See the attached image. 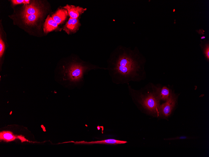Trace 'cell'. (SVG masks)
Masks as SVG:
<instances>
[{
	"label": "cell",
	"instance_id": "obj_12",
	"mask_svg": "<svg viewBox=\"0 0 209 157\" xmlns=\"http://www.w3.org/2000/svg\"><path fill=\"white\" fill-rule=\"evenodd\" d=\"M171 91L166 86H163L160 88L158 96L160 100L166 101L169 98Z\"/></svg>",
	"mask_w": 209,
	"mask_h": 157
},
{
	"label": "cell",
	"instance_id": "obj_10",
	"mask_svg": "<svg viewBox=\"0 0 209 157\" xmlns=\"http://www.w3.org/2000/svg\"><path fill=\"white\" fill-rule=\"evenodd\" d=\"M41 14L40 9L34 3L25 6L22 13L23 15Z\"/></svg>",
	"mask_w": 209,
	"mask_h": 157
},
{
	"label": "cell",
	"instance_id": "obj_18",
	"mask_svg": "<svg viewBox=\"0 0 209 157\" xmlns=\"http://www.w3.org/2000/svg\"><path fill=\"white\" fill-rule=\"evenodd\" d=\"M203 38H205V37H204V36H203V37H201V39H203Z\"/></svg>",
	"mask_w": 209,
	"mask_h": 157
},
{
	"label": "cell",
	"instance_id": "obj_14",
	"mask_svg": "<svg viewBox=\"0 0 209 157\" xmlns=\"http://www.w3.org/2000/svg\"><path fill=\"white\" fill-rule=\"evenodd\" d=\"M0 139L9 141L14 140L15 137L10 132H3L0 133Z\"/></svg>",
	"mask_w": 209,
	"mask_h": 157
},
{
	"label": "cell",
	"instance_id": "obj_13",
	"mask_svg": "<svg viewBox=\"0 0 209 157\" xmlns=\"http://www.w3.org/2000/svg\"><path fill=\"white\" fill-rule=\"evenodd\" d=\"M200 46L201 47L203 54L206 60H209V42L208 40H204L201 41Z\"/></svg>",
	"mask_w": 209,
	"mask_h": 157
},
{
	"label": "cell",
	"instance_id": "obj_6",
	"mask_svg": "<svg viewBox=\"0 0 209 157\" xmlns=\"http://www.w3.org/2000/svg\"><path fill=\"white\" fill-rule=\"evenodd\" d=\"M64 8L67 11L70 18H78L86 10V8L68 4L64 7Z\"/></svg>",
	"mask_w": 209,
	"mask_h": 157
},
{
	"label": "cell",
	"instance_id": "obj_11",
	"mask_svg": "<svg viewBox=\"0 0 209 157\" xmlns=\"http://www.w3.org/2000/svg\"><path fill=\"white\" fill-rule=\"evenodd\" d=\"M41 14L23 15V17L24 23L28 25L34 24L41 16Z\"/></svg>",
	"mask_w": 209,
	"mask_h": 157
},
{
	"label": "cell",
	"instance_id": "obj_9",
	"mask_svg": "<svg viewBox=\"0 0 209 157\" xmlns=\"http://www.w3.org/2000/svg\"><path fill=\"white\" fill-rule=\"evenodd\" d=\"M58 25L52 17L48 15L43 25L44 32L47 33L56 29L58 27Z\"/></svg>",
	"mask_w": 209,
	"mask_h": 157
},
{
	"label": "cell",
	"instance_id": "obj_8",
	"mask_svg": "<svg viewBox=\"0 0 209 157\" xmlns=\"http://www.w3.org/2000/svg\"><path fill=\"white\" fill-rule=\"evenodd\" d=\"M68 15L66 10L65 9H59L52 15V17L54 21L59 25L62 24L66 19Z\"/></svg>",
	"mask_w": 209,
	"mask_h": 157
},
{
	"label": "cell",
	"instance_id": "obj_16",
	"mask_svg": "<svg viewBox=\"0 0 209 157\" xmlns=\"http://www.w3.org/2000/svg\"><path fill=\"white\" fill-rule=\"evenodd\" d=\"M5 49V45L4 42L1 38L0 39V56L2 55Z\"/></svg>",
	"mask_w": 209,
	"mask_h": 157
},
{
	"label": "cell",
	"instance_id": "obj_7",
	"mask_svg": "<svg viewBox=\"0 0 209 157\" xmlns=\"http://www.w3.org/2000/svg\"><path fill=\"white\" fill-rule=\"evenodd\" d=\"M80 24L78 18H70L65 24L64 29L68 34L71 33H74L79 29Z\"/></svg>",
	"mask_w": 209,
	"mask_h": 157
},
{
	"label": "cell",
	"instance_id": "obj_5",
	"mask_svg": "<svg viewBox=\"0 0 209 157\" xmlns=\"http://www.w3.org/2000/svg\"><path fill=\"white\" fill-rule=\"evenodd\" d=\"M75 144H124L127 143L126 141H121L116 140L114 139H108L100 141H95L86 142L84 141L73 142Z\"/></svg>",
	"mask_w": 209,
	"mask_h": 157
},
{
	"label": "cell",
	"instance_id": "obj_1",
	"mask_svg": "<svg viewBox=\"0 0 209 157\" xmlns=\"http://www.w3.org/2000/svg\"><path fill=\"white\" fill-rule=\"evenodd\" d=\"M146 59L137 47L118 46L112 53L107 68L112 81L118 84L139 81L146 77Z\"/></svg>",
	"mask_w": 209,
	"mask_h": 157
},
{
	"label": "cell",
	"instance_id": "obj_15",
	"mask_svg": "<svg viewBox=\"0 0 209 157\" xmlns=\"http://www.w3.org/2000/svg\"><path fill=\"white\" fill-rule=\"evenodd\" d=\"M11 1L14 5L21 4H27L29 3V0H13Z\"/></svg>",
	"mask_w": 209,
	"mask_h": 157
},
{
	"label": "cell",
	"instance_id": "obj_17",
	"mask_svg": "<svg viewBox=\"0 0 209 157\" xmlns=\"http://www.w3.org/2000/svg\"><path fill=\"white\" fill-rule=\"evenodd\" d=\"M190 138L189 137H187L186 136H181L180 137H177L167 139L166 140H176V139H187Z\"/></svg>",
	"mask_w": 209,
	"mask_h": 157
},
{
	"label": "cell",
	"instance_id": "obj_2",
	"mask_svg": "<svg viewBox=\"0 0 209 157\" xmlns=\"http://www.w3.org/2000/svg\"><path fill=\"white\" fill-rule=\"evenodd\" d=\"M128 87L132 96L142 108L150 113L159 115L160 100L158 93L160 86L150 83L145 87L146 92L135 91L129 84Z\"/></svg>",
	"mask_w": 209,
	"mask_h": 157
},
{
	"label": "cell",
	"instance_id": "obj_4",
	"mask_svg": "<svg viewBox=\"0 0 209 157\" xmlns=\"http://www.w3.org/2000/svg\"><path fill=\"white\" fill-rule=\"evenodd\" d=\"M177 96L171 91L170 96L166 102L160 105L159 108V115L165 117L169 116L171 113L176 103Z\"/></svg>",
	"mask_w": 209,
	"mask_h": 157
},
{
	"label": "cell",
	"instance_id": "obj_3",
	"mask_svg": "<svg viewBox=\"0 0 209 157\" xmlns=\"http://www.w3.org/2000/svg\"><path fill=\"white\" fill-rule=\"evenodd\" d=\"M107 70L106 68L90 65H86L83 62H77L72 63L65 71V78L64 80L69 81L71 85L80 86L84 82V76L89 71L96 69Z\"/></svg>",
	"mask_w": 209,
	"mask_h": 157
}]
</instances>
